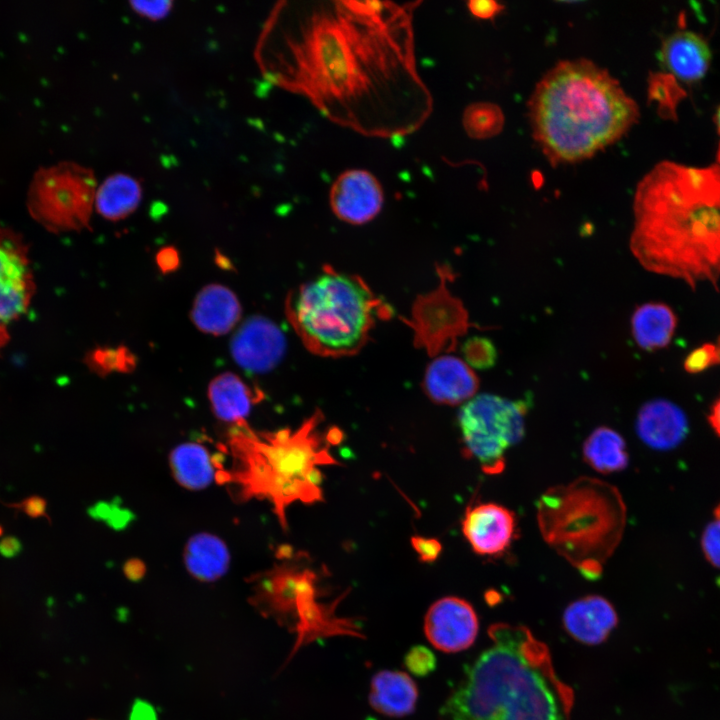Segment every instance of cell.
<instances>
[{"instance_id": "1", "label": "cell", "mask_w": 720, "mask_h": 720, "mask_svg": "<svg viewBox=\"0 0 720 720\" xmlns=\"http://www.w3.org/2000/svg\"><path fill=\"white\" fill-rule=\"evenodd\" d=\"M420 2L279 1L255 47L263 77L329 121L374 138L419 130L433 110L416 64Z\"/></svg>"}, {"instance_id": "2", "label": "cell", "mask_w": 720, "mask_h": 720, "mask_svg": "<svg viewBox=\"0 0 720 720\" xmlns=\"http://www.w3.org/2000/svg\"><path fill=\"white\" fill-rule=\"evenodd\" d=\"M630 249L648 271L692 288L720 279V165L664 160L639 182Z\"/></svg>"}, {"instance_id": "3", "label": "cell", "mask_w": 720, "mask_h": 720, "mask_svg": "<svg viewBox=\"0 0 720 720\" xmlns=\"http://www.w3.org/2000/svg\"><path fill=\"white\" fill-rule=\"evenodd\" d=\"M488 637L443 705V720H570L574 693L547 645L518 624L494 623Z\"/></svg>"}, {"instance_id": "4", "label": "cell", "mask_w": 720, "mask_h": 720, "mask_svg": "<svg viewBox=\"0 0 720 720\" xmlns=\"http://www.w3.org/2000/svg\"><path fill=\"white\" fill-rule=\"evenodd\" d=\"M320 411L297 428L258 431L246 420L228 429L220 454L213 455L215 480L239 502L266 500L282 529L295 503L322 501V468L337 465L331 447L342 439L337 428L322 427Z\"/></svg>"}, {"instance_id": "5", "label": "cell", "mask_w": 720, "mask_h": 720, "mask_svg": "<svg viewBox=\"0 0 720 720\" xmlns=\"http://www.w3.org/2000/svg\"><path fill=\"white\" fill-rule=\"evenodd\" d=\"M533 137L553 165L594 156L639 119L637 103L618 80L587 59L556 64L528 102Z\"/></svg>"}, {"instance_id": "6", "label": "cell", "mask_w": 720, "mask_h": 720, "mask_svg": "<svg viewBox=\"0 0 720 720\" xmlns=\"http://www.w3.org/2000/svg\"><path fill=\"white\" fill-rule=\"evenodd\" d=\"M626 517L618 488L589 476L548 488L536 504L543 540L590 580L601 576L619 546Z\"/></svg>"}, {"instance_id": "7", "label": "cell", "mask_w": 720, "mask_h": 720, "mask_svg": "<svg viewBox=\"0 0 720 720\" xmlns=\"http://www.w3.org/2000/svg\"><path fill=\"white\" fill-rule=\"evenodd\" d=\"M381 305L359 276L326 266L291 291L285 307L289 323L309 351L343 357L366 344Z\"/></svg>"}, {"instance_id": "8", "label": "cell", "mask_w": 720, "mask_h": 720, "mask_svg": "<svg viewBox=\"0 0 720 720\" xmlns=\"http://www.w3.org/2000/svg\"><path fill=\"white\" fill-rule=\"evenodd\" d=\"M97 187L91 168L61 161L34 172L26 204L31 216L48 230L79 231L90 224Z\"/></svg>"}, {"instance_id": "9", "label": "cell", "mask_w": 720, "mask_h": 720, "mask_svg": "<svg viewBox=\"0 0 720 720\" xmlns=\"http://www.w3.org/2000/svg\"><path fill=\"white\" fill-rule=\"evenodd\" d=\"M527 411V401L491 393L475 395L458 413L464 454L486 474L502 473L506 452L524 437Z\"/></svg>"}, {"instance_id": "10", "label": "cell", "mask_w": 720, "mask_h": 720, "mask_svg": "<svg viewBox=\"0 0 720 720\" xmlns=\"http://www.w3.org/2000/svg\"><path fill=\"white\" fill-rule=\"evenodd\" d=\"M33 290L23 241L15 232L0 229V340L27 310Z\"/></svg>"}, {"instance_id": "11", "label": "cell", "mask_w": 720, "mask_h": 720, "mask_svg": "<svg viewBox=\"0 0 720 720\" xmlns=\"http://www.w3.org/2000/svg\"><path fill=\"white\" fill-rule=\"evenodd\" d=\"M479 630L472 605L459 597L447 596L435 601L424 618V632L438 650L455 653L469 648Z\"/></svg>"}, {"instance_id": "12", "label": "cell", "mask_w": 720, "mask_h": 720, "mask_svg": "<svg viewBox=\"0 0 720 720\" xmlns=\"http://www.w3.org/2000/svg\"><path fill=\"white\" fill-rule=\"evenodd\" d=\"M286 351L283 332L264 316L253 315L234 333L230 342L233 360L242 369L265 373L276 367Z\"/></svg>"}, {"instance_id": "13", "label": "cell", "mask_w": 720, "mask_h": 720, "mask_svg": "<svg viewBox=\"0 0 720 720\" xmlns=\"http://www.w3.org/2000/svg\"><path fill=\"white\" fill-rule=\"evenodd\" d=\"M383 202L380 181L365 169L345 170L335 179L329 192V204L335 216L352 225L374 219Z\"/></svg>"}, {"instance_id": "14", "label": "cell", "mask_w": 720, "mask_h": 720, "mask_svg": "<svg viewBox=\"0 0 720 720\" xmlns=\"http://www.w3.org/2000/svg\"><path fill=\"white\" fill-rule=\"evenodd\" d=\"M462 532L480 556H497L511 545L516 532L514 513L497 503L481 502L467 508Z\"/></svg>"}, {"instance_id": "15", "label": "cell", "mask_w": 720, "mask_h": 720, "mask_svg": "<svg viewBox=\"0 0 720 720\" xmlns=\"http://www.w3.org/2000/svg\"><path fill=\"white\" fill-rule=\"evenodd\" d=\"M423 384L431 401L455 406L473 398L480 381L465 361L452 355H443L427 366Z\"/></svg>"}, {"instance_id": "16", "label": "cell", "mask_w": 720, "mask_h": 720, "mask_svg": "<svg viewBox=\"0 0 720 720\" xmlns=\"http://www.w3.org/2000/svg\"><path fill=\"white\" fill-rule=\"evenodd\" d=\"M635 429L644 444L663 451L680 444L687 435L688 421L676 404L665 399H655L641 406Z\"/></svg>"}, {"instance_id": "17", "label": "cell", "mask_w": 720, "mask_h": 720, "mask_svg": "<svg viewBox=\"0 0 720 720\" xmlns=\"http://www.w3.org/2000/svg\"><path fill=\"white\" fill-rule=\"evenodd\" d=\"M659 57L663 67L674 79L695 82L707 72L712 53L700 34L680 29L663 40Z\"/></svg>"}, {"instance_id": "18", "label": "cell", "mask_w": 720, "mask_h": 720, "mask_svg": "<svg viewBox=\"0 0 720 720\" xmlns=\"http://www.w3.org/2000/svg\"><path fill=\"white\" fill-rule=\"evenodd\" d=\"M563 626L575 640L587 645L605 641L618 623L613 605L599 595H588L570 603L563 613Z\"/></svg>"}, {"instance_id": "19", "label": "cell", "mask_w": 720, "mask_h": 720, "mask_svg": "<svg viewBox=\"0 0 720 720\" xmlns=\"http://www.w3.org/2000/svg\"><path fill=\"white\" fill-rule=\"evenodd\" d=\"M241 312V304L235 293L224 285L212 283L196 295L191 320L203 333L221 336L237 325Z\"/></svg>"}, {"instance_id": "20", "label": "cell", "mask_w": 720, "mask_h": 720, "mask_svg": "<svg viewBox=\"0 0 720 720\" xmlns=\"http://www.w3.org/2000/svg\"><path fill=\"white\" fill-rule=\"evenodd\" d=\"M418 689L412 678L401 671L383 670L371 680L369 703L389 717H403L415 710Z\"/></svg>"}, {"instance_id": "21", "label": "cell", "mask_w": 720, "mask_h": 720, "mask_svg": "<svg viewBox=\"0 0 720 720\" xmlns=\"http://www.w3.org/2000/svg\"><path fill=\"white\" fill-rule=\"evenodd\" d=\"M251 387L237 374L224 372L214 377L208 386V399L214 415L226 423L246 420L253 404L259 399Z\"/></svg>"}, {"instance_id": "22", "label": "cell", "mask_w": 720, "mask_h": 720, "mask_svg": "<svg viewBox=\"0 0 720 720\" xmlns=\"http://www.w3.org/2000/svg\"><path fill=\"white\" fill-rule=\"evenodd\" d=\"M141 199L140 182L129 174L115 173L98 185L94 209L103 218L118 221L131 215Z\"/></svg>"}, {"instance_id": "23", "label": "cell", "mask_w": 720, "mask_h": 720, "mask_svg": "<svg viewBox=\"0 0 720 720\" xmlns=\"http://www.w3.org/2000/svg\"><path fill=\"white\" fill-rule=\"evenodd\" d=\"M676 324L677 318L669 306L645 303L638 306L632 315V336L640 348L653 351L670 343Z\"/></svg>"}, {"instance_id": "24", "label": "cell", "mask_w": 720, "mask_h": 720, "mask_svg": "<svg viewBox=\"0 0 720 720\" xmlns=\"http://www.w3.org/2000/svg\"><path fill=\"white\" fill-rule=\"evenodd\" d=\"M184 561L192 576L201 581L211 582L226 573L230 555L227 546L219 537L200 533L187 542Z\"/></svg>"}, {"instance_id": "25", "label": "cell", "mask_w": 720, "mask_h": 720, "mask_svg": "<svg viewBox=\"0 0 720 720\" xmlns=\"http://www.w3.org/2000/svg\"><path fill=\"white\" fill-rule=\"evenodd\" d=\"M169 463L174 478L184 488L203 489L215 479L213 455L199 443L178 445L171 451Z\"/></svg>"}, {"instance_id": "26", "label": "cell", "mask_w": 720, "mask_h": 720, "mask_svg": "<svg viewBox=\"0 0 720 720\" xmlns=\"http://www.w3.org/2000/svg\"><path fill=\"white\" fill-rule=\"evenodd\" d=\"M582 453L584 461L601 474L620 472L629 463L624 438L606 426L597 427L588 435L583 443Z\"/></svg>"}, {"instance_id": "27", "label": "cell", "mask_w": 720, "mask_h": 720, "mask_svg": "<svg viewBox=\"0 0 720 720\" xmlns=\"http://www.w3.org/2000/svg\"><path fill=\"white\" fill-rule=\"evenodd\" d=\"M503 125L502 110L493 103H473L463 113L464 129L474 139L493 137L502 130Z\"/></svg>"}, {"instance_id": "28", "label": "cell", "mask_w": 720, "mask_h": 720, "mask_svg": "<svg viewBox=\"0 0 720 720\" xmlns=\"http://www.w3.org/2000/svg\"><path fill=\"white\" fill-rule=\"evenodd\" d=\"M88 367L99 376L129 373L136 368V356L126 347H97L86 357Z\"/></svg>"}, {"instance_id": "29", "label": "cell", "mask_w": 720, "mask_h": 720, "mask_svg": "<svg viewBox=\"0 0 720 720\" xmlns=\"http://www.w3.org/2000/svg\"><path fill=\"white\" fill-rule=\"evenodd\" d=\"M648 95L658 103V112L663 117H671L681 96L685 95L676 80L669 74H650Z\"/></svg>"}, {"instance_id": "30", "label": "cell", "mask_w": 720, "mask_h": 720, "mask_svg": "<svg viewBox=\"0 0 720 720\" xmlns=\"http://www.w3.org/2000/svg\"><path fill=\"white\" fill-rule=\"evenodd\" d=\"M462 353L466 363L478 370H487L496 364L497 349L487 337L473 336L465 341Z\"/></svg>"}, {"instance_id": "31", "label": "cell", "mask_w": 720, "mask_h": 720, "mask_svg": "<svg viewBox=\"0 0 720 720\" xmlns=\"http://www.w3.org/2000/svg\"><path fill=\"white\" fill-rule=\"evenodd\" d=\"M406 668L417 676H426L436 667L432 651L422 645L413 646L404 658Z\"/></svg>"}, {"instance_id": "32", "label": "cell", "mask_w": 720, "mask_h": 720, "mask_svg": "<svg viewBox=\"0 0 720 720\" xmlns=\"http://www.w3.org/2000/svg\"><path fill=\"white\" fill-rule=\"evenodd\" d=\"M701 548L705 559L720 569V520L710 522L701 536Z\"/></svg>"}, {"instance_id": "33", "label": "cell", "mask_w": 720, "mask_h": 720, "mask_svg": "<svg viewBox=\"0 0 720 720\" xmlns=\"http://www.w3.org/2000/svg\"><path fill=\"white\" fill-rule=\"evenodd\" d=\"M171 1H132L131 9L141 17L152 21L160 20L166 17L171 8Z\"/></svg>"}, {"instance_id": "34", "label": "cell", "mask_w": 720, "mask_h": 720, "mask_svg": "<svg viewBox=\"0 0 720 720\" xmlns=\"http://www.w3.org/2000/svg\"><path fill=\"white\" fill-rule=\"evenodd\" d=\"M8 507L20 509L25 514H27L29 517L32 518H38V517H46L49 518L47 514V502L44 498L33 495L29 496L22 501L18 503H11L6 504Z\"/></svg>"}, {"instance_id": "35", "label": "cell", "mask_w": 720, "mask_h": 720, "mask_svg": "<svg viewBox=\"0 0 720 720\" xmlns=\"http://www.w3.org/2000/svg\"><path fill=\"white\" fill-rule=\"evenodd\" d=\"M411 541L413 548L425 562L435 560L441 552V544L436 539L416 536Z\"/></svg>"}, {"instance_id": "36", "label": "cell", "mask_w": 720, "mask_h": 720, "mask_svg": "<svg viewBox=\"0 0 720 720\" xmlns=\"http://www.w3.org/2000/svg\"><path fill=\"white\" fill-rule=\"evenodd\" d=\"M470 13L479 19H492L504 9V6L492 0H472L468 2Z\"/></svg>"}, {"instance_id": "37", "label": "cell", "mask_w": 720, "mask_h": 720, "mask_svg": "<svg viewBox=\"0 0 720 720\" xmlns=\"http://www.w3.org/2000/svg\"><path fill=\"white\" fill-rule=\"evenodd\" d=\"M156 264L164 274L176 271L180 265L178 250L173 246L161 248L156 254Z\"/></svg>"}, {"instance_id": "38", "label": "cell", "mask_w": 720, "mask_h": 720, "mask_svg": "<svg viewBox=\"0 0 720 720\" xmlns=\"http://www.w3.org/2000/svg\"><path fill=\"white\" fill-rule=\"evenodd\" d=\"M130 720H157L156 713L152 705L137 700L132 707Z\"/></svg>"}, {"instance_id": "39", "label": "cell", "mask_w": 720, "mask_h": 720, "mask_svg": "<svg viewBox=\"0 0 720 720\" xmlns=\"http://www.w3.org/2000/svg\"><path fill=\"white\" fill-rule=\"evenodd\" d=\"M22 551V543L15 536H6L0 540V554L12 558Z\"/></svg>"}, {"instance_id": "40", "label": "cell", "mask_w": 720, "mask_h": 720, "mask_svg": "<svg viewBox=\"0 0 720 720\" xmlns=\"http://www.w3.org/2000/svg\"><path fill=\"white\" fill-rule=\"evenodd\" d=\"M708 421L714 432L720 437V397L712 405Z\"/></svg>"}, {"instance_id": "41", "label": "cell", "mask_w": 720, "mask_h": 720, "mask_svg": "<svg viewBox=\"0 0 720 720\" xmlns=\"http://www.w3.org/2000/svg\"><path fill=\"white\" fill-rule=\"evenodd\" d=\"M714 121L716 124L717 133L719 136L718 149H717V153H716V161H717V164L720 165V106L718 107V109L715 113Z\"/></svg>"}, {"instance_id": "42", "label": "cell", "mask_w": 720, "mask_h": 720, "mask_svg": "<svg viewBox=\"0 0 720 720\" xmlns=\"http://www.w3.org/2000/svg\"><path fill=\"white\" fill-rule=\"evenodd\" d=\"M712 351L714 356V362H716L720 359V343L717 347L712 346Z\"/></svg>"}, {"instance_id": "43", "label": "cell", "mask_w": 720, "mask_h": 720, "mask_svg": "<svg viewBox=\"0 0 720 720\" xmlns=\"http://www.w3.org/2000/svg\"><path fill=\"white\" fill-rule=\"evenodd\" d=\"M714 515H715L716 519L720 520V504L716 507V509L714 511Z\"/></svg>"}, {"instance_id": "44", "label": "cell", "mask_w": 720, "mask_h": 720, "mask_svg": "<svg viewBox=\"0 0 720 720\" xmlns=\"http://www.w3.org/2000/svg\"><path fill=\"white\" fill-rule=\"evenodd\" d=\"M2 534H3V528H2V526L0 525V536H2Z\"/></svg>"}]
</instances>
